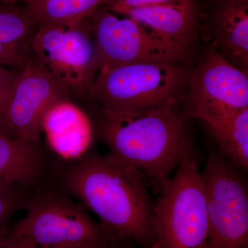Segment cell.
<instances>
[{"mask_svg":"<svg viewBox=\"0 0 248 248\" xmlns=\"http://www.w3.org/2000/svg\"><path fill=\"white\" fill-rule=\"evenodd\" d=\"M24 210L9 231L37 248H116L123 241L56 184L34 192Z\"/></svg>","mask_w":248,"mask_h":248,"instance_id":"3957f363","label":"cell"},{"mask_svg":"<svg viewBox=\"0 0 248 248\" xmlns=\"http://www.w3.org/2000/svg\"><path fill=\"white\" fill-rule=\"evenodd\" d=\"M94 130L90 116L70 98L53 103L42 119V134L49 149L66 164L91 153Z\"/></svg>","mask_w":248,"mask_h":248,"instance_id":"8fae6325","label":"cell"},{"mask_svg":"<svg viewBox=\"0 0 248 248\" xmlns=\"http://www.w3.org/2000/svg\"><path fill=\"white\" fill-rule=\"evenodd\" d=\"M56 181L116 237L149 248L153 204L138 170L110 154L91 152L58 170Z\"/></svg>","mask_w":248,"mask_h":248,"instance_id":"6da1fadb","label":"cell"},{"mask_svg":"<svg viewBox=\"0 0 248 248\" xmlns=\"http://www.w3.org/2000/svg\"><path fill=\"white\" fill-rule=\"evenodd\" d=\"M36 191L18 184H0V233L9 228L10 219L15 214L24 210Z\"/></svg>","mask_w":248,"mask_h":248,"instance_id":"ac0fdd59","label":"cell"},{"mask_svg":"<svg viewBox=\"0 0 248 248\" xmlns=\"http://www.w3.org/2000/svg\"><path fill=\"white\" fill-rule=\"evenodd\" d=\"M116 248H138L135 247V246L130 241H123L117 246Z\"/></svg>","mask_w":248,"mask_h":248,"instance_id":"603a6c76","label":"cell"},{"mask_svg":"<svg viewBox=\"0 0 248 248\" xmlns=\"http://www.w3.org/2000/svg\"><path fill=\"white\" fill-rule=\"evenodd\" d=\"M149 248H209L206 197L195 149L153 204Z\"/></svg>","mask_w":248,"mask_h":248,"instance_id":"277c9868","label":"cell"},{"mask_svg":"<svg viewBox=\"0 0 248 248\" xmlns=\"http://www.w3.org/2000/svg\"><path fill=\"white\" fill-rule=\"evenodd\" d=\"M30 45L35 61L70 97L86 95L99 69L89 19L68 26L40 24Z\"/></svg>","mask_w":248,"mask_h":248,"instance_id":"8992f818","label":"cell"},{"mask_svg":"<svg viewBox=\"0 0 248 248\" xmlns=\"http://www.w3.org/2000/svg\"><path fill=\"white\" fill-rule=\"evenodd\" d=\"M109 11L141 23L174 45L188 51L196 39L198 17L194 0H179Z\"/></svg>","mask_w":248,"mask_h":248,"instance_id":"5bb4252c","label":"cell"},{"mask_svg":"<svg viewBox=\"0 0 248 248\" xmlns=\"http://www.w3.org/2000/svg\"><path fill=\"white\" fill-rule=\"evenodd\" d=\"M40 26L34 15L23 4L0 3V44L24 47Z\"/></svg>","mask_w":248,"mask_h":248,"instance_id":"e0dca14e","label":"cell"},{"mask_svg":"<svg viewBox=\"0 0 248 248\" xmlns=\"http://www.w3.org/2000/svg\"><path fill=\"white\" fill-rule=\"evenodd\" d=\"M29 60L24 47L0 44V66L21 70Z\"/></svg>","mask_w":248,"mask_h":248,"instance_id":"ffe728a7","label":"cell"},{"mask_svg":"<svg viewBox=\"0 0 248 248\" xmlns=\"http://www.w3.org/2000/svg\"><path fill=\"white\" fill-rule=\"evenodd\" d=\"M0 248H37L29 241L21 239L9 231V227L0 233Z\"/></svg>","mask_w":248,"mask_h":248,"instance_id":"7402d4cb","label":"cell"},{"mask_svg":"<svg viewBox=\"0 0 248 248\" xmlns=\"http://www.w3.org/2000/svg\"><path fill=\"white\" fill-rule=\"evenodd\" d=\"M53 166L41 144H30L0 132V184L40 190L56 177Z\"/></svg>","mask_w":248,"mask_h":248,"instance_id":"4fadbf2b","label":"cell"},{"mask_svg":"<svg viewBox=\"0 0 248 248\" xmlns=\"http://www.w3.org/2000/svg\"><path fill=\"white\" fill-rule=\"evenodd\" d=\"M19 72V70L12 71L7 67L0 66V132L6 135V110Z\"/></svg>","mask_w":248,"mask_h":248,"instance_id":"d6986e66","label":"cell"},{"mask_svg":"<svg viewBox=\"0 0 248 248\" xmlns=\"http://www.w3.org/2000/svg\"><path fill=\"white\" fill-rule=\"evenodd\" d=\"M190 72L181 63H140L98 72L86 97L96 108L128 111L179 104Z\"/></svg>","mask_w":248,"mask_h":248,"instance_id":"5b68a950","label":"cell"},{"mask_svg":"<svg viewBox=\"0 0 248 248\" xmlns=\"http://www.w3.org/2000/svg\"><path fill=\"white\" fill-rule=\"evenodd\" d=\"M70 98L43 66L29 59L19 70L6 115L7 135L27 143L40 144L46 111L57 101Z\"/></svg>","mask_w":248,"mask_h":248,"instance_id":"30bf717a","label":"cell"},{"mask_svg":"<svg viewBox=\"0 0 248 248\" xmlns=\"http://www.w3.org/2000/svg\"><path fill=\"white\" fill-rule=\"evenodd\" d=\"M169 104L128 111L97 110L94 128L114 157L138 170L160 193L195 150L188 119Z\"/></svg>","mask_w":248,"mask_h":248,"instance_id":"7a4b0ae2","label":"cell"},{"mask_svg":"<svg viewBox=\"0 0 248 248\" xmlns=\"http://www.w3.org/2000/svg\"><path fill=\"white\" fill-rule=\"evenodd\" d=\"M207 38L227 61L248 71V0H214Z\"/></svg>","mask_w":248,"mask_h":248,"instance_id":"7c38bea8","label":"cell"},{"mask_svg":"<svg viewBox=\"0 0 248 248\" xmlns=\"http://www.w3.org/2000/svg\"><path fill=\"white\" fill-rule=\"evenodd\" d=\"M3 3H9V4H16L18 3V0H1Z\"/></svg>","mask_w":248,"mask_h":248,"instance_id":"cb8c5ba5","label":"cell"},{"mask_svg":"<svg viewBox=\"0 0 248 248\" xmlns=\"http://www.w3.org/2000/svg\"><path fill=\"white\" fill-rule=\"evenodd\" d=\"M40 24L68 26L88 19L107 0H18Z\"/></svg>","mask_w":248,"mask_h":248,"instance_id":"9a60e30c","label":"cell"},{"mask_svg":"<svg viewBox=\"0 0 248 248\" xmlns=\"http://www.w3.org/2000/svg\"><path fill=\"white\" fill-rule=\"evenodd\" d=\"M0 3H3L2 1H1V0H0Z\"/></svg>","mask_w":248,"mask_h":248,"instance_id":"d4e9b609","label":"cell"},{"mask_svg":"<svg viewBox=\"0 0 248 248\" xmlns=\"http://www.w3.org/2000/svg\"><path fill=\"white\" fill-rule=\"evenodd\" d=\"M176 1L179 0H107L106 6L108 9L112 10L119 8L140 7Z\"/></svg>","mask_w":248,"mask_h":248,"instance_id":"44dd1931","label":"cell"},{"mask_svg":"<svg viewBox=\"0 0 248 248\" xmlns=\"http://www.w3.org/2000/svg\"><path fill=\"white\" fill-rule=\"evenodd\" d=\"M219 153L238 169L248 168V108L208 125Z\"/></svg>","mask_w":248,"mask_h":248,"instance_id":"2e32d148","label":"cell"},{"mask_svg":"<svg viewBox=\"0 0 248 248\" xmlns=\"http://www.w3.org/2000/svg\"><path fill=\"white\" fill-rule=\"evenodd\" d=\"M88 19L99 71L133 63H181L188 56V50L131 18L117 17L104 6Z\"/></svg>","mask_w":248,"mask_h":248,"instance_id":"52a82bcc","label":"cell"},{"mask_svg":"<svg viewBox=\"0 0 248 248\" xmlns=\"http://www.w3.org/2000/svg\"><path fill=\"white\" fill-rule=\"evenodd\" d=\"M187 108L188 120L197 118L207 125L226 120L248 108V77L210 49L190 73Z\"/></svg>","mask_w":248,"mask_h":248,"instance_id":"9c48e42d","label":"cell"},{"mask_svg":"<svg viewBox=\"0 0 248 248\" xmlns=\"http://www.w3.org/2000/svg\"><path fill=\"white\" fill-rule=\"evenodd\" d=\"M208 212L209 248H248V192L239 169L219 152L202 171Z\"/></svg>","mask_w":248,"mask_h":248,"instance_id":"ba28073f","label":"cell"}]
</instances>
